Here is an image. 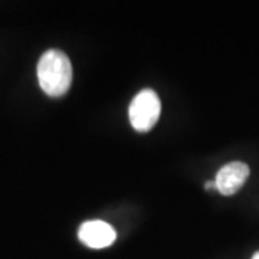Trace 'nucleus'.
<instances>
[{"label": "nucleus", "instance_id": "20e7f679", "mask_svg": "<svg viewBox=\"0 0 259 259\" xmlns=\"http://www.w3.org/2000/svg\"><path fill=\"white\" fill-rule=\"evenodd\" d=\"M249 167L242 161H232L228 163L218 171L214 183L216 190H219L223 196H232L245 185L249 177Z\"/></svg>", "mask_w": 259, "mask_h": 259}, {"label": "nucleus", "instance_id": "f03ea898", "mask_svg": "<svg viewBox=\"0 0 259 259\" xmlns=\"http://www.w3.org/2000/svg\"><path fill=\"white\" fill-rule=\"evenodd\" d=\"M161 114V101L156 91L141 90L130 104L128 117L133 128L139 133H147L157 124Z\"/></svg>", "mask_w": 259, "mask_h": 259}, {"label": "nucleus", "instance_id": "39448f33", "mask_svg": "<svg viewBox=\"0 0 259 259\" xmlns=\"http://www.w3.org/2000/svg\"><path fill=\"white\" fill-rule=\"evenodd\" d=\"M204 187H206L207 190H210V189H214V190H216V183H214V180H213V182H207V183L204 185Z\"/></svg>", "mask_w": 259, "mask_h": 259}, {"label": "nucleus", "instance_id": "7ed1b4c3", "mask_svg": "<svg viewBox=\"0 0 259 259\" xmlns=\"http://www.w3.org/2000/svg\"><path fill=\"white\" fill-rule=\"evenodd\" d=\"M78 238L91 249H104L115 242L117 232L110 223L104 221H88L81 225Z\"/></svg>", "mask_w": 259, "mask_h": 259}, {"label": "nucleus", "instance_id": "f257e3e1", "mask_svg": "<svg viewBox=\"0 0 259 259\" xmlns=\"http://www.w3.org/2000/svg\"><path fill=\"white\" fill-rule=\"evenodd\" d=\"M37 81L42 91L49 97H62L72 83V65L59 49H49L40 56L36 68Z\"/></svg>", "mask_w": 259, "mask_h": 259}, {"label": "nucleus", "instance_id": "423d86ee", "mask_svg": "<svg viewBox=\"0 0 259 259\" xmlns=\"http://www.w3.org/2000/svg\"><path fill=\"white\" fill-rule=\"evenodd\" d=\"M252 259H259V250L255 253V255H253V256H252Z\"/></svg>", "mask_w": 259, "mask_h": 259}]
</instances>
